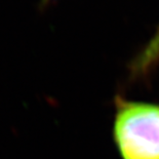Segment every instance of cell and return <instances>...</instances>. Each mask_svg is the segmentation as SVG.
Listing matches in <instances>:
<instances>
[{
	"instance_id": "obj_1",
	"label": "cell",
	"mask_w": 159,
	"mask_h": 159,
	"mask_svg": "<svg viewBox=\"0 0 159 159\" xmlns=\"http://www.w3.org/2000/svg\"><path fill=\"white\" fill-rule=\"evenodd\" d=\"M115 139L123 159H159V106L119 102Z\"/></svg>"
},
{
	"instance_id": "obj_2",
	"label": "cell",
	"mask_w": 159,
	"mask_h": 159,
	"mask_svg": "<svg viewBox=\"0 0 159 159\" xmlns=\"http://www.w3.org/2000/svg\"><path fill=\"white\" fill-rule=\"evenodd\" d=\"M159 64V24L153 36L131 62L130 71L134 76H144Z\"/></svg>"
}]
</instances>
